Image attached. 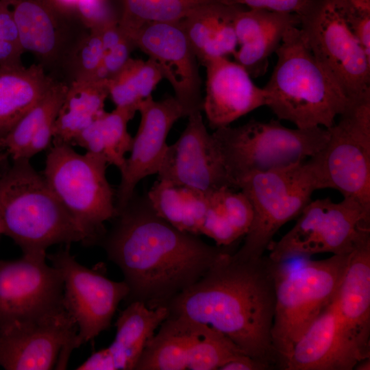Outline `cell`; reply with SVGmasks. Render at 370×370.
I'll return each mask as SVG.
<instances>
[{"label": "cell", "mask_w": 370, "mask_h": 370, "mask_svg": "<svg viewBox=\"0 0 370 370\" xmlns=\"http://www.w3.org/2000/svg\"><path fill=\"white\" fill-rule=\"evenodd\" d=\"M100 241L129 288L125 301L166 307L198 281L226 250L175 227L158 216L147 197L133 195L116 211Z\"/></svg>", "instance_id": "obj_1"}, {"label": "cell", "mask_w": 370, "mask_h": 370, "mask_svg": "<svg viewBox=\"0 0 370 370\" xmlns=\"http://www.w3.org/2000/svg\"><path fill=\"white\" fill-rule=\"evenodd\" d=\"M277 265L268 256L242 259L226 251L169 301V315L215 329L247 356L278 369L271 338Z\"/></svg>", "instance_id": "obj_2"}, {"label": "cell", "mask_w": 370, "mask_h": 370, "mask_svg": "<svg viewBox=\"0 0 370 370\" xmlns=\"http://www.w3.org/2000/svg\"><path fill=\"white\" fill-rule=\"evenodd\" d=\"M275 53L278 60L263 88L266 106L297 128H330L349 100L317 61L299 27L288 30Z\"/></svg>", "instance_id": "obj_3"}, {"label": "cell", "mask_w": 370, "mask_h": 370, "mask_svg": "<svg viewBox=\"0 0 370 370\" xmlns=\"http://www.w3.org/2000/svg\"><path fill=\"white\" fill-rule=\"evenodd\" d=\"M0 221L3 234L23 254L46 253L51 245L87 238L30 160H14L0 176Z\"/></svg>", "instance_id": "obj_4"}, {"label": "cell", "mask_w": 370, "mask_h": 370, "mask_svg": "<svg viewBox=\"0 0 370 370\" xmlns=\"http://www.w3.org/2000/svg\"><path fill=\"white\" fill-rule=\"evenodd\" d=\"M350 254L306 260L295 267L278 263L272 345L278 369H285L293 349L336 297Z\"/></svg>", "instance_id": "obj_5"}, {"label": "cell", "mask_w": 370, "mask_h": 370, "mask_svg": "<svg viewBox=\"0 0 370 370\" xmlns=\"http://www.w3.org/2000/svg\"><path fill=\"white\" fill-rule=\"evenodd\" d=\"M249 199L253 219L241 247L234 254L242 259L264 255L284 224L299 217L316 190L324 188L316 156L290 166L250 173L237 184Z\"/></svg>", "instance_id": "obj_6"}, {"label": "cell", "mask_w": 370, "mask_h": 370, "mask_svg": "<svg viewBox=\"0 0 370 370\" xmlns=\"http://www.w3.org/2000/svg\"><path fill=\"white\" fill-rule=\"evenodd\" d=\"M232 188L245 176L284 168L314 156L325 145L328 129H291L278 121L251 120L212 134Z\"/></svg>", "instance_id": "obj_7"}, {"label": "cell", "mask_w": 370, "mask_h": 370, "mask_svg": "<svg viewBox=\"0 0 370 370\" xmlns=\"http://www.w3.org/2000/svg\"><path fill=\"white\" fill-rule=\"evenodd\" d=\"M73 145L53 143L42 175L48 186L87 238L100 241L104 223L116 215V191L106 177L108 162L101 156L80 154Z\"/></svg>", "instance_id": "obj_8"}, {"label": "cell", "mask_w": 370, "mask_h": 370, "mask_svg": "<svg viewBox=\"0 0 370 370\" xmlns=\"http://www.w3.org/2000/svg\"><path fill=\"white\" fill-rule=\"evenodd\" d=\"M370 239V212L347 198L310 201L295 225L278 241H272L268 256L275 262L331 253L350 254Z\"/></svg>", "instance_id": "obj_9"}, {"label": "cell", "mask_w": 370, "mask_h": 370, "mask_svg": "<svg viewBox=\"0 0 370 370\" xmlns=\"http://www.w3.org/2000/svg\"><path fill=\"white\" fill-rule=\"evenodd\" d=\"M298 15L312 55L348 100L370 95V58L331 0H309Z\"/></svg>", "instance_id": "obj_10"}, {"label": "cell", "mask_w": 370, "mask_h": 370, "mask_svg": "<svg viewBox=\"0 0 370 370\" xmlns=\"http://www.w3.org/2000/svg\"><path fill=\"white\" fill-rule=\"evenodd\" d=\"M338 116L316 155L324 188L338 190L370 212V95L349 100Z\"/></svg>", "instance_id": "obj_11"}, {"label": "cell", "mask_w": 370, "mask_h": 370, "mask_svg": "<svg viewBox=\"0 0 370 370\" xmlns=\"http://www.w3.org/2000/svg\"><path fill=\"white\" fill-rule=\"evenodd\" d=\"M69 244L57 252L47 254L64 281L62 305L77 325L73 349L107 330L119 303L129 293L123 280L113 281L97 269L79 264L70 253Z\"/></svg>", "instance_id": "obj_12"}, {"label": "cell", "mask_w": 370, "mask_h": 370, "mask_svg": "<svg viewBox=\"0 0 370 370\" xmlns=\"http://www.w3.org/2000/svg\"><path fill=\"white\" fill-rule=\"evenodd\" d=\"M77 325L64 307L0 328V365L6 370L65 369Z\"/></svg>", "instance_id": "obj_13"}, {"label": "cell", "mask_w": 370, "mask_h": 370, "mask_svg": "<svg viewBox=\"0 0 370 370\" xmlns=\"http://www.w3.org/2000/svg\"><path fill=\"white\" fill-rule=\"evenodd\" d=\"M47 253L0 260V328L36 319L63 307L64 281L46 263Z\"/></svg>", "instance_id": "obj_14"}, {"label": "cell", "mask_w": 370, "mask_h": 370, "mask_svg": "<svg viewBox=\"0 0 370 370\" xmlns=\"http://www.w3.org/2000/svg\"><path fill=\"white\" fill-rule=\"evenodd\" d=\"M1 1L11 10L24 51L32 53L47 74L63 82L69 56L88 29L49 0Z\"/></svg>", "instance_id": "obj_15"}, {"label": "cell", "mask_w": 370, "mask_h": 370, "mask_svg": "<svg viewBox=\"0 0 370 370\" xmlns=\"http://www.w3.org/2000/svg\"><path fill=\"white\" fill-rule=\"evenodd\" d=\"M129 38L157 64L186 117L201 112L204 98L199 62L180 21L145 24Z\"/></svg>", "instance_id": "obj_16"}, {"label": "cell", "mask_w": 370, "mask_h": 370, "mask_svg": "<svg viewBox=\"0 0 370 370\" xmlns=\"http://www.w3.org/2000/svg\"><path fill=\"white\" fill-rule=\"evenodd\" d=\"M334 304L344 369L352 370L370 358V239L350 254Z\"/></svg>", "instance_id": "obj_17"}, {"label": "cell", "mask_w": 370, "mask_h": 370, "mask_svg": "<svg viewBox=\"0 0 370 370\" xmlns=\"http://www.w3.org/2000/svg\"><path fill=\"white\" fill-rule=\"evenodd\" d=\"M138 112L139 126L116 190V211L132 199L140 181L158 174L169 146L166 138L171 127L180 119L186 117L175 97L155 101L151 95L139 104Z\"/></svg>", "instance_id": "obj_18"}, {"label": "cell", "mask_w": 370, "mask_h": 370, "mask_svg": "<svg viewBox=\"0 0 370 370\" xmlns=\"http://www.w3.org/2000/svg\"><path fill=\"white\" fill-rule=\"evenodd\" d=\"M187 117L185 129L167 147L158 173V179L207 195L224 186L232 188L201 112Z\"/></svg>", "instance_id": "obj_19"}, {"label": "cell", "mask_w": 370, "mask_h": 370, "mask_svg": "<svg viewBox=\"0 0 370 370\" xmlns=\"http://www.w3.org/2000/svg\"><path fill=\"white\" fill-rule=\"evenodd\" d=\"M206 95L203 99L209 127L229 126L233 121L267 104V93L257 86L246 70L226 57L206 60Z\"/></svg>", "instance_id": "obj_20"}, {"label": "cell", "mask_w": 370, "mask_h": 370, "mask_svg": "<svg viewBox=\"0 0 370 370\" xmlns=\"http://www.w3.org/2000/svg\"><path fill=\"white\" fill-rule=\"evenodd\" d=\"M168 316L169 310L164 306L150 308L141 301L128 304L115 323L113 342L93 352L75 369H135L147 342Z\"/></svg>", "instance_id": "obj_21"}, {"label": "cell", "mask_w": 370, "mask_h": 370, "mask_svg": "<svg viewBox=\"0 0 370 370\" xmlns=\"http://www.w3.org/2000/svg\"><path fill=\"white\" fill-rule=\"evenodd\" d=\"M299 25V16L294 12L243 8L234 19L240 46L233 54L235 62L251 77L264 75L269 57L279 47L286 33Z\"/></svg>", "instance_id": "obj_22"}, {"label": "cell", "mask_w": 370, "mask_h": 370, "mask_svg": "<svg viewBox=\"0 0 370 370\" xmlns=\"http://www.w3.org/2000/svg\"><path fill=\"white\" fill-rule=\"evenodd\" d=\"M244 7L212 1L197 8L180 21L199 64L236 52L238 41L234 19Z\"/></svg>", "instance_id": "obj_23"}, {"label": "cell", "mask_w": 370, "mask_h": 370, "mask_svg": "<svg viewBox=\"0 0 370 370\" xmlns=\"http://www.w3.org/2000/svg\"><path fill=\"white\" fill-rule=\"evenodd\" d=\"M56 80L38 64H0V139L48 92Z\"/></svg>", "instance_id": "obj_24"}, {"label": "cell", "mask_w": 370, "mask_h": 370, "mask_svg": "<svg viewBox=\"0 0 370 370\" xmlns=\"http://www.w3.org/2000/svg\"><path fill=\"white\" fill-rule=\"evenodd\" d=\"M284 370H344L334 299L295 343Z\"/></svg>", "instance_id": "obj_25"}, {"label": "cell", "mask_w": 370, "mask_h": 370, "mask_svg": "<svg viewBox=\"0 0 370 370\" xmlns=\"http://www.w3.org/2000/svg\"><path fill=\"white\" fill-rule=\"evenodd\" d=\"M147 342L136 370H186L202 324L169 315Z\"/></svg>", "instance_id": "obj_26"}, {"label": "cell", "mask_w": 370, "mask_h": 370, "mask_svg": "<svg viewBox=\"0 0 370 370\" xmlns=\"http://www.w3.org/2000/svg\"><path fill=\"white\" fill-rule=\"evenodd\" d=\"M108 96L106 79L69 84L55 120L53 143L73 145L82 131L105 111V101Z\"/></svg>", "instance_id": "obj_27"}, {"label": "cell", "mask_w": 370, "mask_h": 370, "mask_svg": "<svg viewBox=\"0 0 370 370\" xmlns=\"http://www.w3.org/2000/svg\"><path fill=\"white\" fill-rule=\"evenodd\" d=\"M136 112V109L127 107H116L110 112L104 111L82 131L73 145L101 156L108 165L115 166L121 173L133 140L127 131V124Z\"/></svg>", "instance_id": "obj_28"}, {"label": "cell", "mask_w": 370, "mask_h": 370, "mask_svg": "<svg viewBox=\"0 0 370 370\" xmlns=\"http://www.w3.org/2000/svg\"><path fill=\"white\" fill-rule=\"evenodd\" d=\"M147 198L156 213L169 223L181 231L201 234L208 205L207 194L158 179Z\"/></svg>", "instance_id": "obj_29"}, {"label": "cell", "mask_w": 370, "mask_h": 370, "mask_svg": "<svg viewBox=\"0 0 370 370\" xmlns=\"http://www.w3.org/2000/svg\"><path fill=\"white\" fill-rule=\"evenodd\" d=\"M67 88V84L56 80L45 95L0 139V148L13 161L21 160L34 136L55 122Z\"/></svg>", "instance_id": "obj_30"}, {"label": "cell", "mask_w": 370, "mask_h": 370, "mask_svg": "<svg viewBox=\"0 0 370 370\" xmlns=\"http://www.w3.org/2000/svg\"><path fill=\"white\" fill-rule=\"evenodd\" d=\"M157 64L130 58L123 66L108 79L109 96L116 107L134 108L151 95L162 79Z\"/></svg>", "instance_id": "obj_31"}, {"label": "cell", "mask_w": 370, "mask_h": 370, "mask_svg": "<svg viewBox=\"0 0 370 370\" xmlns=\"http://www.w3.org/2000/svg\"><path fill=\"white\" fill-rule=\"evenodd\" d=\"M119 27L127 38L150 23L177 22L193 10L218 0H120Z\"/></svg>", "instance_id": "obj_32"}, {"label": "cell", "mask_w": 370, "mask_h": 370, "mask_svg": "<svg viewBox=\"0 0 370 370\" xmlns=\"http://www.w3.org/2000/svg\"><path fill=\"white\" fill-rule=\"evenodd\" d=\"M246 355L225 334L202 324L191 349L187 369L220 370L225 364Z\"/></svg>", "instance_id": "obj_33"}, {"label": "cell", "mask_w": 370, "mask_h": 370, "mask_svg": "<svg viewBox=\"0 0 370 370\" xmlns=\"http://www.w3.org/2000/svg\"><path fill=\"white\" fill-rule=\"evenodd\" d=\"M103 45L99 32L89 30L80 38L66 63L63 82L101 79Z\"/></svg>", "instance_id": "obj_34"}, {"label": "cell", "mask_w": 370, "mask_h": 370, "mask_svg": "<svg viewBox=\"0 0 370 370\" xmlns=\"http://www.w3.org/2000/svg\"><path fill=\"white\" fill-rule=\"evenodd\" d=\"M97 32L103 45L100 77L108 79L123 66L135 47L121 31L119 23L108 25Z\"/></svg>", "instance_id": "obj_35"}, {"label": "cell", "mask_w": 370, "mask_h": 370, "mask_svg": "<svg viewBox=\"0 0 370 370\" xmlns=\"http://www.w3.org/2000/svg\"><path fill=\"white\" fill-rule=\"evenodd\" d=\"M210 194L221 206L229 223L238 236H245L253 219L251 204L243 191L234 192L224 186Z\"/></svg>", "instance_id": "obj_36"}, {"label": "cell", "mask_w": 370, "mask_h": 370, "mask_svg": "<svg viewBox=\"0 0 370 370\" xmlns=\"http://www.w3.org/2000/svg\"><path fill=\"white\" fill-rule=\"evenodd\" d=\"M23 52L11 10L0 0V64L22 63Z\"/></svg>", "instance_id": "obj_37"}, {"label": "cell", "mask_w": 370, "mask_h": 370, "mask_svg": "<svg viewBox=\"0 0 370 370\" xmlns=\"http://www.w3.org/2000/svg\"><path fill=\"white\" fill-rule=\"evenodd\" d=\"M208 205L201 228V234L213 239L218 246L230 245L239 237L211 194H208Z\"/></svg>", "instance_id": "obj_38"}, {"label": "cell", "mask_w": 370, "mask_h": 370, "mask_svg": "<svg viewBox=\"0 0 370 370\" xmlns=\"http://www.w3.org/2000/svg\"><path fill=\"white\" fill-rule=\"evenodd\" d=\"M75 15L86 28L95 31L119 23V20L110 0H79Z\"/></svg>", "instance_id": "obj_39"}, {"label": "cell", "mask_w": 370, "mask_h": 370, "mask_svg": "<svg viewBox=\"0 0 370 370\" xmlns=\"http://www.w3.org/2000/svg\"><path fill=\"white\" fill-rule=\"evenodd\" d=\"M220 2L241 5L251 9H264L271 11L299 14L309 0H218Z\"/></svg>", "instance_id": "obj_40"}, {"label": "cell", "mask_w": 370, "mask_h": 370, "mask_svg": "<svg viewBox=\"0 0 370 370\" xmlns=\"http://www.w3.org/2000/svg\"><path fill=\"white\" fill-rule=\"evenodd\" d=\"M271 368L261 361L244 356L225 364L220 370H268Z\"/></svg>", "instance_id": "obj_41"}, {"label": "cell", "mask_w": 370, "mask_h": 370, "mask_svg": "<svg viewBox=\"0 0 370 370\" xmlns=\"http://www.w3.org/2000/svg\"><path fill=\"white\" fill-rule=\"evenodd\" d=\"M49 1L60 12L70 16L77 17L75 15V8L79 0H49Z\"/></svg>", "instance_id": "obj_42"}, {"label": "cell", "mask_w": 370, "mask_h": 370, "mask_svg": "<svg viewBox=\"0 0 370 370\" xmlns=\"http://www.w3.org/2000/svg\"><path fill=\"white\" fill-rule=\"evenodd\" d=\"M354 369L357 370H369L370 369V358H367L360 361L355 366Z\"/></svg>", "instance_id": "obj_43"}, {"label": "cell", "mask_w": 370, "mask_h": 370, "mask_svg": "<svg viewBox=\"0 0 370 370\" xmlns=\"http://www.w3.org/2000/svg\"><path fill=\"white\" fill-rule=\"evenodd\" d=\"M8 156V153L0 148V164L2 163Z\"/></svg>", "instance_id": "obj_44"}, {"label": "cell", "mask_w": 370, "mask_h": 370, "mask_svg": "<svg viewBox=\"0 0 370 370\" xmlns=\"http://www.w3.org/2000/svg\"><path fill=\"white\" fill-rule=\"evenodd\" d=\"M1 234H3V227L0 221V235Z\"/></svg>", "instance_id": "obj_45"}]
</instances>
